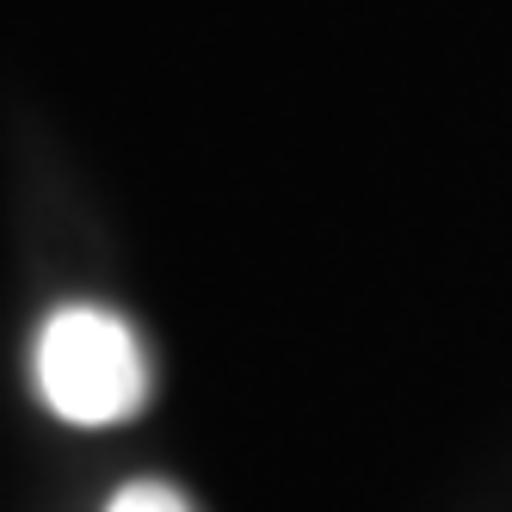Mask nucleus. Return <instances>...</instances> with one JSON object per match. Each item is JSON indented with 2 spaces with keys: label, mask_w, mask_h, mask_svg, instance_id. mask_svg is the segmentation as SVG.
Listing matches in <instances>:
<instances>
[{
  "label": "nucleus",
  "mask_w": 512,
  "mask_h": 512,
  "mask_svg": "<svg viewBox=\"0 0 512 512\" xmlns=\"http://www.w3.org/2000/svg\"><path fill=\"white\" fill-rule=\"evenodd\" d=\"M44 408L68 426H118L149 401V352L136 327L99 303H68L38 327L31 352Z\"/></svg>",
  "instance_id": "1"
},
{
  "label": "nucleus",
  "mask_w": 512,
  "mask_h": 512,
  "mask_svg": "<svg viewBox=\"0 0 512 512\" xmlns=\"http://www.w3.org/2000/svg\"><path fill=\"white\" fill-rule=\"evenodd\" d=\"M105 512H192V500L173 482H124Z\"/></svg>",
  "instance_id": "2"
}]
</instances>
